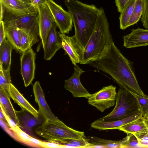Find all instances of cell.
Returning <instances> with one entry per match:
<instances>
[{"label": "cell", "instance_id": "6da1fadb", "mask_svg": "<svg viewBox=\"0 0 148 148\" xmlns=\"http://www.w3.org/2000/svg\"><path fill=\"white\" fill-rule=\"evenodd\" d=\"M88 64L110 75L119 85L126 87L141 96L148 97L139 86L132 62L115 46L112 38L99 57Z\"/></svg>", "mask_w": 148, "mask_h": 148}, {"label": "cell", "instance_id": "7a4b0ae2", "mask_svg": "<svg viewBox=\"0 0 148 148\" xmlns=\"http://www.w3.org/2000/svg\"><path fill=\"white\" fill-rule=\"evenodd\" d=\"M64 2L72 16L75 30L74 36L83 50L94 29L98 8L94 5L77 0H64Z\"/></svg>", "mask_w": 148, "mask_h": 148}, {"label": "cell", "instance_id": "3957f363", "mask_svg": "<svg viewBox=\"0 0 148 148\" xmlns=\"http://www.w3.org/2000/svg\"><path fill=\"white\" fill-rule=\"evenodd\" d=\"M112 38L104 10L98 8L97 19L93 32L83 50L80 64H87L97 59Z\"/></svg>", "mask_w": 148, "mask_h": 148}, {"label": "cell", "instance_id": "277c9868", "mask_svg": "<svg viewBox=\"0 0 148 148\" xmlns=\"http://www.w3.org/2000/svg\"><path fill=\"white\" fill-rule=\"evenodd\" d=\"M38 135L48 140L59 144L67 139L86 140L84 133L67 126L59 119L45 121L35 129Z\"/></svg>", "mask_w": 148, "mask_h": 148}, {"label": "cell", "instance_id": "5b68a950", "mask_svg": "<svg viewBox=\"0 0 148 148\" xmlns=\"http://www.w3.org/2000/svg\"><path fill=\"white\" fill-rule=\"evenodd\" d=\"M115 101L113 110L108 114L99 118V120L106 121L117 120L141 111L137 99L126 87L119 85Z\"/></svg>", "mask_w": 148, "mask_h": 148}, {"label": "cell", "instance_id": "8992f818", "mask_svg": "<svg viewBox=\"0 0 148 148\" xmlns=\"http://www.w3.org/2000/svg\"><path fill=\"white\" fill-rule=\"evenodd\" d=\"M38 18L39 11L17 16L5 8L3 21L4 23L14 25L23 31L28 37L33 46L39 41Z\"/></svg>", "mask_w": 148, "mask_h": 148}, {"label": "cell", "instance_id": "52a82bcc", "mask_svg": "<svg viewBox=\"0 0 148 148\" xmlns=\"http://www.w3.org/2000/svg\"><path fill=\"white\" fill-rule=\"evenodd\" d=\"M117 93L116 87L112 85L105 86L91 94L88 99V103L101 112L114 106Z\"/></svg>", "mask_w": 148, "mask_h": 148}, {"label": "cell", "instance_id": "ba28073f", "mask_svg": "<svg viewBox=\"0 0 148 148\" xmlns=\"http://www.w3.org/2000/svg\"><path fill=\"white\" fill-rule=\"evenodd\" d=\"M46 3L50 10L54 21L62 34H68L71 31L73 21L70 13L65 10L53 0H45Z\"/></svg>", "mask_w": 148, "mask_h": 148}, {"label": "cell", "instance_id": "9c48e42d", "mask_svg": "<svg viewBox=\"0 0 148 148\" xmlns=\"http://www.w3.org/2000/svg\"><path fill=\"white\" fill-rule=\"evenodd\" d=\"M21 74L25 87L32 83L35 77L36 53L32 48L21 53Z\"/></svg>", "mask_w": 148, "mask_h": 148}, {"label": "cell", "instance_id": "30bf717a", "mask_svg": "<svg viewBox=\"0 0 148 148\" xmlns=\"http://www.w3.org/2000/svg\"><path fill=\"white\" fill-rule=\"evenodd\" d=\"M74 65V73L70 78L64 81V88L74 97H83L88 99L91 94L83 86L80 79L81 75L85 71L77 64Z\"/></svg>", "mask_w": 148, "mask_h": 148}, {"label": "cell", "instance_id": "8fae6325", "mask_svg": "<svg viewBox=\"0 0 148 148\" xmlns=\"http://www.w3.org/2000/svg\"><path fill=\"white\" fill-rule=\"evenodd\" d=\"M16 113L18 121L17 125L29 136L34 137L33 128L43 124L45 120L40 116L38 117H35L24 109L22 108L18 111H16Z\"/></svg>", "mask_w": 148, "mask_h": 148}, {"label": "cell", "instance_id": "7c38bea8", "mask_svg": "<svg viewBox=\"0 0 148 148\" xmlns=\"http://www.w3.org/2000/svg\"><path fill=\"white\" fill-rule=\"evenodd\" d=\"M38 11L39 34L44 50L48 36L54 20L46 3L39 8Z\"/></svg>", "mask_w": 148, "mask_h": 148}, {"label": "cell", "instance_id": "4fadbf2b", "mask_svg": "<svg viewBox=\"0 0 148 148\" xmlns=\"http://www.w3.org/2000/svg\"><path fill=\"white\" fill-rule=\"evenodd\" d=\"M62 40V48L69 57L74 65L81 63L83 49L77 41L75 36L70 37L59 32Z\"/></svg>", "mask_w": 148, "mask_h": 148}, {"label": "cell", "instance_id": "5bb4252c", "mask_svg": "<svg viewBox=\"0 0 148 148\" xmlns=\"http://www.w3.org/2000/svg\"><path fill=\"white\" fill-rule=\"evenodd\" d=\"M5 9L16 16H21L38 11L30 1L0 0Z\"/></svg>", "mask_w": 148, "mask_h": 148}, {"label": "cell", "instance_id": "9a60e30c", "mask_svg": "<svg viewBox=\"0 0 148 148\" xmlns=\"http://www.w3.org/2000/svg\"><path fill=\"white\" fill-rule=\"evenodd\" d=\"M33 90L35 101L38 104V112L45 121L59 119L52 112L45 100L44 92L38 81L33 86Z\"/></svg>", "mask_w": 148, "mask_h": 148}, {"label": "cell", "instance_id": "2e32d148", "mask_svg": "<svg viewBox=\"0 0 148 148\" xmlns=\"http://www.w3.org/2000/svg\"><path fill=\"white\" fill-rule=\"evenodd\" d=\"M57 27L54 21L49 33L44 49V59L45 60H50L56 52L62 48L61 38L59 32L56 30Z\"/></svg>", "mask_w": 148, "mask_h": 148}, {"label": "cell", "instance_id": "e0dca14e", "mask_svg": "<svg viewBox=\"0 0 148 148\" xmlns=\"http://www.w3.org/2000/svg\"><path fill=\"white\" fill-rule=\"evenodd\" d=\"M123 46L127 48L148 45V29H133L130 34L123 36Z\"/></svg>", "mask_w": 148, "mask_h": 148}, {"label": "cell", "instance_id": "ac0fdd59", "mask_svg": "<svg viewBox=\"0 0 148 148\" xmlns=\"http://www.w3.org/2000/svg\"><path fill=\"white\" fill-rule=\"evenodd\" d=\"M142 116L141 111L126 118L115 121H103L99 119L91 124V126L100 130L118 129L119 128Z\"/></svg>", "mask_w": 148, "mask_h": 148}, {"label": "cell", "instance_id": "d6986e66", "mask_svg": "<svg viewBox=\"0 0 148 148\" xmlns=\"http://www.w3.org/2000/svg\"><path fill=\"white\" fill-rule=\"evenodd\" d=\"M121 131L137 136L148 132V118L141 117L118 128Z\"/></svg>", "mask_w": 148, "mask_h": 148}, {"label": "cell", "instance_id": "ffe728a7", "mask_svg": "<svg viewBox=\"0 0 148 148\" xmlns=\"http://www.w3.org/2000/svg\"><path fill=\"white\" fill-rule=\"evenodd\" d=\"M127 136L119 140L104 139L95 136H86V140L89 145L87 147H112L122 148L123 145L128 139L131 134H127Z\"/></svg>", "mask_w": 148, "mask_h": 148}, {"label": "cell", "instance_id": "44dd1931", "mask_svg": "<svg viewBox=\"0 0 148 148\" xmlns=\"http://www.w3.org/2000/svg\"><path fill=\"white\" fill-rule=\"evenodd\" d=\"M9 95L10 97L22 109L30 112L35 117H38L40 115L36 110L24 98L16 87L11 84Z\"/></svg>", "mask_w": 148, "mask_h": 148}, {"label": "cell", "instance_id": "7402d4cb", "mask_svg": "<svg viewBox=\"0 0 148 148\" xmlns=\"http://www.w3.org/2000/svg\"><path fill=\"white\" fill-rule=\"evenodd\" d=\"M14 48L7 39L0 45V66L3 70L10 69L11 64V55Z\"/></svg>", "mask_w": 148, "mask_h": 148}, {"label": "cell", "instance_id": "603a6c76", "mask_svg": "<svg viewBox=\"0 0 148 148\" xmlns=\"http://www.w3.org/2000/svg\"><path fill=\"white\" fill-rule=\"evenodd\" d=\"M10 97L2 88L0 87V103L4 111L10 118L17 125V119L14 110L10 100Z\"/></svg>", "mask_w": 148, "mask_h": 148}, {"label": "cell", "instance_id": "cb8c5ba5", "mask_svg": "<svg viewBox=\"0 0 148 148\" xmlns=\"http://www.w3.org/2000/svg\"><path fill=\"white\" fill-rule=\"evenodd\" d=\"M6 38L13 46L14 49L20 51V29L14 25L4 23Z\"/></svg>", "mask_w": 148, "mask_h": 148}, {"label": "cell", "instance_id": "d4e9b609", "mask_svg": "<svg viewBox=\"0 0 148 148\" xmlns=\"http://www.w3.org/2000/svg\"><path fill=\"white\" fill-rule=\"evenodd\" d=\"M136 0H129L125 4L119 17L120 28L124 30L132 14Z\"/></svg>", "mask_w": 148, "mask_h": 148}, {"label": "cell", "instance_id": "484cf974", "mask_svg": "<svg viewBox=\"0 0 148 148\" xmlns=\"http://www.w3.org/2000/svg\"><path fill=\"white\" fill-rule=\"evenodd\" d=\"M144 0H136L132 14L127 23V28L136 23L142 16L144 9Z\"/></svg>", "mask_w": 148, "mask_h": 148}, {"label": "cell", "instance_id": "4316f807", "mask_svg": "<svg viewBox=\"0 0 148 148\" xmlns=\"http://www.w3.org/2000/svg\"><path fill=\"white\" fill-rule=\"evenodd\" d=\"M10 71V69L4 70L0 66V87L9 95L11 83Z\"/></svg>", "mask_w": 148, "mask_h": 148}, {"label": "cell", "instance_id": "83f0119b", "mask_svg": "<svg viewBox=\"0 0 148 148\" xmlns=\"http://www.w3.org/2000/svg\"><path fill=\"white\" fill-rule=\"evenodd\" d=\"M129 90L138 101L140 107L142 116L148 118V97L141 96L130 89Z\"/></svg>", "mask_w": 148, "mask_h": 148}, {"label": "cell", "instance_id": "f1b7e54d", "mask_svg": "<svg viewBox=\"0 0 148 148\" xmlns=\"http://www.w3.org/2000/svg\"><path fill=\"white\" fill-rule=\"evenodd\" d=\"M59 144L64 147H87L89 144L86 140L67 139L61 141Z\"/></svg>", "mask_w": 148, "mask_h": 148}, {"label": "cell", "instance_id": "f546056e", "mask_svg": "<svg viewBox=\"0 0 148 148\" xmlns=\"http://www.w3.org/2000/svg\"><path fill=\"white\" fill-rule=\"evenodd\" d=\"M20 53L32 47L31 43L27 35L23 31L20 30Z\"/></svg>", "mask_w": 148, "mask_h": 148}, {"label": "cell", "instance_id": "4dcf8cb0", "mask_svg": "<svg viewBox=\"0 0 148 148\" xmlns=\"http://www.w3.org/2000/svg\"><path fill=\"white\" fill-rule=\"evenodd\" d=\"M139 147L138 142L136 137L132 134L130 137L122 146V148Z\"/></svg>", "mask_w": 148, "mask_h": 148}, {"label": "cell", "instance_id": "1f68e13d", "mask_svg": "<svg viewBox=\"0 0 148 148\" xmlns=\"http://www.w3.org/2000/svg\"><path fill=\"white\" fill-rule=\"evenodd\" d=\"M144 9L141 20L143 26L148 29V0H144Z\"/></svg>", "mask_w": 148, "mask_h": 148}, {"label": "cell", "instance_id": "d6a6232c", "mask_svg": "<svg viewBox=\"0 0 148 148\" xmlns=\"http://www.w3.org/2000/svg\"><path fill=\"white\" fill-rule=\"evenodd\" d=\"M0 125L3 129L10 136L18 141V138L16 133L12 128L3 120L0 119Z\"/></svg>", "mask_w": 148, "mask_h": 148}, {"label": "cell", "instance_id": "836d02e7", "mask_svg": "<svg viewBox=\"0 0 148 148\" xmlns=\"http://www.w3.org/2000/svg\"><path fill=\"white\" fill-rule=\"evenodd\" d=\"M136 137L138 140L139 148H148V132Z\"/></svg>", "mask_w": 148, "mask_h": 148}, {"label": "cell", "instance_id": "e575fe53", "mask_svg": "<svg viewBox=\"0 0 148 148\" xmlns=\"http://www.w3.org/2000/svg\"><path fill=\"white\" fill-rule=\"evenodd\" d=\"M41 148H63L64 146L59 144L50 141L45 142L41 141L40 144Z\"/></svg>", "mask_w": 148, "mask_h": 148}, {"label": "cell", "instance_id": "d590c367", "mask_svg": "<svg viewBox=\"0 0 148 148\" xmlns=\"http://www.w3.org/2000/svg\"><path fill=\"white\" fill-rule=\"evenodd\" d=\"M6 32L3 20L0 21V45L6 39Z\"/></svg>", "mask_w": 148, "mask_h": 148}, {"label": "cell", "instance_id": "8d00e7d4", "mask_svg": "<svg viewBox=\"0 0 148 148\" xmlns=\"http://www.w3.org/2000/svg\"><path fill=\"white\" fill-rule=\"evenodd\" d=\"M129 0H115L117 10L121 13L123 9L124 6Z\"/></svg>", "mask_w": 148, "mask_h": 148}, {"label": "cell", "instance_id": "74e56055", "mask_svg": "<svg viewBox=\"0 0 148 148\" xmlns=\"http://www.w3.org/2000/svg\"><path fill=\"white\" fill-rule=\"evenodd\" d=\"M46 3L45 0H34L32 3L34 7L38 10L39 8Z\"/></svg>", "mask_w": 148, "mask_h": 148}, {"label": "cell", "instance_id": "f35d334b", "mask_svg": "<svg viewBox=\"0 0 148 148\" xmlns=\"http://www.w3.org/2000/svg\"><path fill=\"white\" fill-rule=\"evenodd\" d=\"M0 21L3 20L5 8L3 5L0 3Z\"/></svg>", "mask_w": 148, "mask_h": 148}, {"label": "cell", "instance_id": "ab89813d", "mask_svg": "<svg viewBox=\"0 0 148 148\" xmlns=\"http://www.w3.org/2000/svg\"><path fill=\"white\" fill-rule=\"evenodd\" d=\"M0 112V119L3 120L5 122H6L7 124H8V122L6 118V117L1 109Z\"/></svg>", "mask_w": 148, "mask_h": 148}, {"label": "cell", "instance_id": "60d3db41", "mask_svg": "<svg viewBox=\"0 0 148 148\" xmlns=\"http://www.w3.org/2000/svg\"><path fill=\"white\" fill-rule=\"evenodd\" d=\"M30 0L32 3L33 2V1H34V0Z\"/></svg>", "mask_w": 148, "mask_h": 148}, {"label": "cell", "instance_id": "b9f144b4", "mask_svg": "<svg viewBox=\"0 0 148 148\" xmlns=\"http://www.w3.org/2000/svg\"><path fill=\"white\" fill-rule=\"evenodd\" d=\"M23 1H30V0H21Z\"/></svg>", "mask_w": 148, "mask_h": 148}]
</instances>
